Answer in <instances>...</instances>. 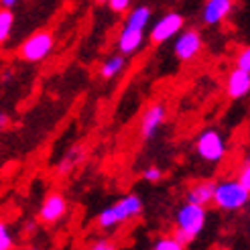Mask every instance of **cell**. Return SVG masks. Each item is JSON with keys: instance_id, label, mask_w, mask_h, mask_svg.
I'll return each instance as SVG.
<instances>
[{"instance_id": "cell-6", "label": "cell", "mask_w": 250, "mask_h": 250, "mask_svg": "<svg viewBox=\"0 0 250 250\" xmlns=\"http://www.w3.org/2000/svg\"><path fill=\"white\" fill-rule=\"evenodd\" d=\"M183 24H185V19L179 12H167V15H163L153 24L148 39L155 45H163V43L171 41L173 37H177L179 31H183Z\"/></svg>"}, {"instance_id": "cell-7", "label": "cell", "mask_w": 250, "mask_h": 250, "mask_svg": "<svg viewBox=\"0 0 250 250\" xmlns=\"http://www.w3.org/2000/svg\"><path fill=\"white\" fill-rule=\"evenodd\" d=\"M202 47H204V41L199 31L185 29V31H179V37L175 39L173 53L179 61H191L202 53Z\"/></svg>"}, {"instance_id": "cell-10", "label": "cell", "mask_w": 250, "mask_h": 250, "mask_svg": "<svg viewBox=\"0 0 250 250\" xmlns=\"http://www.w3.org/2000/svg\"><path fill=\"white\" fill-rule=\"evenodd\" d=\"M232 10H234V0H206L202 8V21L204 24L214 27V24L226 21Z\"/></svg>"}, {"instance_id": "cell-22", "label": "cell", "mask_w": 250, "mask_h": 250, "mask_svg": "<svg viewBox=\"0 0 250 250\" xmlns=\"http://www.w3.org/2000/svg\"><path fill=\"white\" fill-rule=\"evenodd\" d=\"M143 177H145V181H148V183H159L161 179H163V171H161L157 165H151V167H146V169L143 171Z\"/></svg>"}, {"instance_id": "cell-26", "label": "cell", "mask_w": 250, "mask_h": 250, "mask_svg": "<svg viewBox=\"0 0 250 250\" xmlns=\"http://www.w3.org/2000/svg\"><path fill=\"white\" fill-rule=\"evenodd\" d=\"M27 250H41V248H37V246H29Z\"/></svg>"}, {"instance_id": "cell-20", "label": "cell", "mask_w": 250, "mask_h": 250, "mask_svg": "<svg viewBox=\"0 0 250 250\" xmlns=\"http://www.w3.org/2000/svg\"><path fill=\"white\" fill-rule=\"evenodd\" d=\"M236 69L250 71V49L248 47L240 49V53L236 55Z\"/></svg>"}, {"instance_id": "cell-19", "label": "cell", "mask_w": 250, "mask_h": 250, "mask_svg": "<svg viewBox=\"0 0 250 250\" xmlns=\"http://www.w3.org/2000/svg\"><path fill=\"white\" fill-rule=\"evenodd\" d=\"M106 4L112 12H116V15H124V12H128L132 0H106Z\"/></svg>"}, {"instance_id": "cell-24", "label": "cell", "mask_w": 250, "mask_h": 250, "mask_svg": "<svg viewBox=\"0 0 250 250\" xmlns=\"http://www.w3.org/2000/svg\"><path fill=\"white\" fill-rule=\"evenodd\" d=\"M19 4V0H0V8H6V10H12Z\"/></svg>"}, {"instance_id": "cell-11", "label": "cell", "mask_w": 250, "mask_h": 250, "mask_svg": "<svg viewBox=\"0 0 250 250\" xmlns=\"http://www.w3.org/2000/svg\"><path fill=\"white\" fill-rule=\"evenodd\" d=\"M214 185H216V181H211V179L195 181L193 185L187 187L185 202L187 204H195V206H204V208L209 206L211 197H214Z\"/></svg>"}, {"instance_id": "cell-3", "label": "cell", "mask_w": 250, "mask_h": 250, "mask_svg": "<svg viewBox=\"0 0 250 250\" xmlns=\"http://www.w3.org/2000/svg\"><path fill=\"white\" fill-rule=\"evenodd\" d=\"M248 199H250V191L236 179H222L216 181L214 185L211 204H216V208L222 211H240L242 208H246Z\"/></svg>"}, {"instance_id": "cell-4", "label": "cell", "mask_w": 250, "mask_h": 250, "mask_svg": "<svg viewBox=\"0 0 250 250\" xmlns=\"http://www.w3.org/2000/svg\"><path fill=\"white\" fill-rule=\"evenodd\" d=\"M195 153L202 161H206V163L218 165V163H222L228 153L226 139H224V134L218 128H206L199 132V136L195 139Z\"/></svg>"}, {"instance_id": "cell-25", "label": "cell", "mask_w": 250, "mask_h": 250, "mask_svg": "<svg viewBox=\"0 0 250 250\" xmlns=\"http://www.w3.org/2000/svg\"><path fill=\"white\" fill-rule=\"evenodd\" d=\"M8 122H10L8 114H0V128H6V126H8Z\"/></svg>"}, {"instance_id": "cell-9", "label": "cell", "mask_w": 250, "mask_h": 250, "mask_svg": "<svg viewBox=\"0 0 250 250\" xmlns=\"http://www.w3.org/2000/svg\"><path fill=\"white\" fill-rule=\"evenodd\" d=\"M67 199L65 195H61V193H49L45 197V202L41 204L39 208V222L41 224H47V226H51V224H57L61 222L65 216H67Z\"/></svg>"}, {"instance_id": "cell-16", "label": "cell", "mask_w": 250, "mask_h": 250, "mask_svg": "<svg viewBox=\"0 0 250 250\" xmlns=\"http://www.w3.org/2000/svg\"><path fill=\"white\" fill-rule=\"evenodd\" d=\"M12 27H15V15H12V10L0 8V45L10 39Z\"/></svg>"}, {"instance_id": "cell-14", "label": "cell", "mask_w": 250, "mask_h": 250, "mask_svg": "<svg viewBox=\"0 0 250 250\" xmlns=\"http://www.w3.org/2000/svg\"><path fill=\"white\" fill-rule=\"evenodd\" d=\"M130 12L126 15V21H124V27L132 29V31H145L146 24L151 22V8L146 4H139L134 8H128Z\"/></svg>"}, {"instance_id": "cell-17", "label": "cell", "mask_w": 250, "mask_h": 250, "mask_svg": "<svg viewBox=\"0 0 250 250\" xmlns=\"http://www.w3.org/2000/svg\"><path fill=\"white\" fill-rule=\"evenodd\" d=\"M153 250H185V246L179 240H175L173 236H161L153 244Z\"/></svg>"}, {"instance_id": "cell-23", "label": "cell", "mask_w": 250, "mask_h": 250, "mask_svg": "<svg viewBox=\"0 0 250 250\" xmlns=\"http://www.w3.org/2000/svg\"><path fill=\"white\" fill-rule=\"evenodd\" d=\"M236 181H238L242 187H246V189L250 191V163L248 161H244L240 171H238V177H236Z\"/></svg>"}, {"instance_id": "cell-27", "label": "cell", "mask_w": 250, "mask_h": 250, "mask_svg": "<svg viewBox=\"0 0 250 250\" xmlns=\"http://www.w3.org/2000/svg\"><path fill=\"white\" fill-rule=\"evenodd\" d=\"M96 2H98V4H106V0H96Z\"/></svg>"}, {"instance_id": "cell-15", "label": "cell", "mask_w": 250, "mask_h": 250, "mask_svg": "<svg viewBox=\"0 0 250 250\" xmlns=\"http://www.w3.org/2000/svg\"><path fill=\"white\" fill-rule=\"evenodd\" d=\"M124 69H126V57L120 55V53H114L102 63V67H100V76H102V80H114Z\"/></svg>"}, {"instance_id": "cell-1", "label": "cell", "mask_w": 250, "mask_h": 250, "mask_svg": "<svg viewBox=\"0 0 250 250\" xmlns=\"http://www.w3.org/2000/svg\"><path fill=\"white\" fill-rule=\"evenodd\" d=\"M206 220H208V211H206L204 206H195V204L185 202L177 209V214H175V234H173V238L179 240L183 246H187L204 232Z\"/></svg>"}, {"instance_id": "cell-28", "label": "cell", "mask_w": 250, "mask_h": 250, "mask_svg": "<svg viewBox=\"0 0 250 250\" xmlns=\"http://www.w3.org/2000/svg\"><path fill=\"white\" fill-rule=\"evenodd\" d=\"M10 250H19V248H10Z\"/></svg>"}, {"instance_id": "cell-8", "label": "cell", "mask_w": 250, "mask_h": 250, "mask_svg": "<svg viewBox=\"0 0 250 250\" xmlns=\"http://www.w3.org/2000/svg\"><path fill=\"white\" fill-rule=\"evenodd\" d=\"M165 120H167V106L163 102H155L151 106H146L141 118V136L145 141L155 139L161 126L165 124Z\"/></svg>"}, {"instance_id": "cell-18", "label": "cell", "mask_w": 250, "mask_h": 250, "mask_svg": "<svg viewBox=\"0 0 250 250\" xmlns=\"http://www.w3.org/2000/svg\"><path fill=\"white\" fill-rule=\"evenodd\" d=\"M10 248H15V238L10 234L8 224L0 220V250H10Z\"/></svg>"}, {"instance_id": "cell-12", "label": "cell", "mask_w": 250, "mask_h": 250, "mask_svg": "<svg viewBox=\"0 0 250 250\" xmlns=\"http://www.w3.org/2000/svg\"><path fill=\"white\" fill-rule=\"evenodd\" d=\"M250 92V71L232 69L226 78V94L230 100H242Z\"/></svg>"}, {"instance_id": "cell-13", "label": "cell", "mask_w": 250, "mask_h": 250, "mask_svg": "<svg viewBox=\"0 0 250 250\" xmlns=\"http://www.w3.org/2000/svg\"><path fill=\"white\" fill-rule=\"evenodd\" d=\"M143 45H145V31H132V29L122 27V31L118 35V41H116L120 55H124V57L134 55L136 51H141Z\"/></svg>"}, {"instance_id": "cell-2", "label": "cell", "mask_w": 250, "mask_h": 250, "mask_svg": "<svg viewBox=\"0 0 250 250\" xmlns=\"http://www.w3.org/2000/svg\"><path fill=\"white\" fill-rule=\"evenodd\" d=\"M141 211H143V199L134 193H128V195L120 197L116 204H112L106 209H102V214L98 216V226L102 230L116 228L120 224L141 216Z\"/></svg>"}, {"instance_id": "cell-5", "label": "cell", "mask_w": 250, "mask_h": 250, "mask_svg": "<svg viewBox=\"0 0 250 250\" xmlns=\"http://www.w3.org/2000/svg\"><path fill=\"white\" fill-rule=\"evenodd\" d=\"M55 47V37L51 31H37L19 47V57L29 63H41L51 55Z\"/></svg>"}, {"instance_id": "cell-21", "label": "cell", "mask_w": 250, "mask_h": 250, "mask_svg": "<svg viewBox=\"0 0 250 250\" xmlns=\"http://www.w3.org/2000/svg\"><path fill=\"white\" fill-rule=\"evenodd\" d=\"M87 250H118V244L110 238H98L87 246Z\"/></svg>"}]
</instances>
